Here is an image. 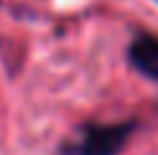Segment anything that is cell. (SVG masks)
<instances>
[{"label": "cell", "mask_w": 158, "mask_h": 155, "mask_svg": "<svg viewBox=\"0 0 158 155\" xmlns=\"http://www.w3.org/2000/svg\"><path fill=\"white\" fill-rule=\"evenodd\" d=\"M135 129V119L114 121V124H83L81 137L65 145L62 155H119L127 147Z\"/></svg>", "instance_id": "cell-1"}, {"label": "cell", "mask_w": 158, "mask_h": 155, "mask_svg": "<svg viewBox=\"0 0 158 155\" xmlns=\"http://www.w3.org/2000/svg\"><path fill=\"white\" fill-rule=\"evenodd\" d=\"M127 60L140 75L148 80H158V36L150 31L135 34V39L127 47Z\"/></svg>", "instance_id": "cell-2"}]
</instances>
